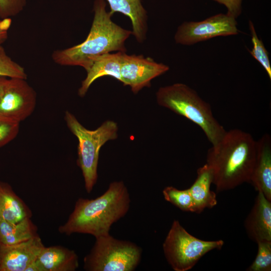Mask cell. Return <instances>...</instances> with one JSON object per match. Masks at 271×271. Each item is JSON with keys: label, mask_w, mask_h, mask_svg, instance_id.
Segmentation results:
<instances>
[{"label": "cell", "mask_w": 271, "mask_h": 271, "mask_svg": "<svg viewBox=\"0 0 271 271\" xmlns=\"http://www.w3.org/2000/svg\"><path fill=\"white\" fill-rule=\"evenodd\" d=\"M130 199L124 183L114 181L107 190L94 199L79 198L67 221L58 228L61 234H88L95 238L109 234L112 225L123 217Z\"/></svg>", "instance_id": "2"}, {"label": "cell", "mask_w": 271, "mask_h": 271, "mask_svg": "<svg viewBox=\"0 0 271 271\" xmlns=\"http://www.w3.org/2000/svg\"><path fill=\"white\" fill-rule=\"evenodd\" d=\"M156 98L160 106L197 125L212 145L218 143L226 131L214 116L210 104L185 84L177 83L160 87Z\"/></svg>", "instance_id": "4"}, {"label": "cell", "mask_w": 271, "mask_h": 271, "mask_svg": "<svg viewBox=\"0 0 271 271\" xmlns=\"http://www.w3.org/2000/svg\"><path fill=\"white\" fill-rule=\"evenodd\" d=\"M222 240L206 241L188 232L178 220H174L163 244L165 256L175 271L191 269L209 251L220 249Z\"/></svg>", "instance_id": "7"}, {"label": "cell", "mask_w": 271, "mask_h": 271, "mask_svg": "<svg viewBox=\"0 0 271 271\" xmlns=\"http://www.w3.org/2000/svg\"><path fill=\"white\" fill-rule=\"evenodd\" d=\"M123 52L107 53L94 59L86 70V78L82 81L78 89V95L83 97L93 82L105 76H111L121 82L120 64Z\"/></svg>", "instance_id": "14"}, {"label": "cell", "mask_w": 271, "mask_h": 271, "mask_svg": "<svg viewBox=\"0 0 271 271\" xmlns=\"http://www.w3.org/2000/svg\"><path fill=\"white\" fill-rule=\"evenodd\" d=\"M19 128V122L0 114V148L16 137Z\"/></svg>", "instance_id": "24"}, {"label": "cell", "mask_w": 271, "mask_h": 271, "mask_svg": "<svg viewBox=\"0 0 271 271\" xmlns=\"http://www.w3.org/2000/svg\"><path fill=\"white\" fill-rule=\"evenodd\" d=\"M224 6L227 13L236 19L241 13L242 0H214Z\"/></svg>", "instance_id": "26"}, {"label": "cell", "mask_w": 271, "mask_h": 271, "mask_svg": "<svg viewBox=\"0 0 271 271\" xmlns=\"http://www.w3.org/2000/svg\"><path fill=\"white\" fill-rule=\"evenodd\" d=\"M256 152V141L249 133L236 128L226 131L207 154L206 164L212 171L216 191L250 183Z\"/></svg>", "instance_id": "1"}, {"label": "cell", "mask_w": 271, "mask_h": 271, "mask_svg": "<svg viewBox=\"0 0 271 271\" xmlns=\"http://www.w3.org/2000/svg\"><path fill=\"white\" fill-rule=\"evenodd\" d=\"M0 76L10 78H27V74L23 67L13 60L2 46H0Z\"/></svg>", "instance_id": "23"}, {"label": "cell", "mask_w": 271, "mask_h": 271, "mask_svg": "<svg viewBox=\"0 0 271 271\" xmlns=\"http://www.w3.org/2000/svg\"><path fill=\"white\" fill-rule=\"evenodd\" d=\"M250 239L257 242L271 241V201L258 191L253 206L244 221Z\"/></svg>", "instance_id": "12"}, {"label": "cell", "mask_w": 271, "mask_h": 271, "mask_svg": "<svg viewBox=\"0 0 271 271\" xmlns=\"http://www.w3.org/2000/svg\"><path fill=\"white\" fill-rule=\"evenodd\" d=\"M10 78L0 76V98L3 94Z\"/></svg>", "instance_id": "28"}, {"label": "cell", "mask_w": 271, "mask_h": 271, "mask_svg": "<svg viewBox=\"0 0 271 271\" xmlns=\"http://www.w3.org/2000/svg\"><path fill=\"white\" fill-rule=\"evenodd\" d=\"M36 261L42 271H75L79 266L76 252L61 245L44 246Z\"/></svg>", "instance_id": "15"}, {"label": "cell", "mask_w": 271, "mask_h": 271, "mask_svg": "<svg viewBox=\"0 0 271 271\" xmlns=\"http://www.w3.org/2000/svg\"><path fill=\"white\" fill-rule=\"evenodd\" d=\"M249 27L253 45L252 48L249 51V53L260 63L266 71L269 78L271 79V65L268 53L262 41L258 38L253 23L251 21H249Z\"/></svg>", "instance_id": "21"}, {"label": "cell", "mask_w": 271, "mask_h": 271, "mask_svg": "<svg viewBox=\"0 0 271 271\" xmlns=\"http://www.w3.org/2000/svg\"><path fill=\"white\" fill-rule=\"evenodd\" d=\"M38 228L31 217L17 223L0 221V244L12 245L27 241L38 235Z\"/></svg>", "instance_id": "19"}, {"label": "cell", "mask_w": 271, "mask_h": 271, "mask_svg": "<svg viewBox=\"0 0 271 271\" xmlns=\"http://www.w3.org/2000/svg\"><path fill=\"white\" fill-rule=\"evenodd\" d=\"M44 246L39 235L17 244H0V271H26Z\"/></svg>", "instance_id": "11"}, {"label": "cell", "mask_w": 271, "mask_h": 271, "mask_svg": "<svg viewBox=\"0 0 271 271\" xmlns=\"http://www.w3.org/2000/svg\"><path fill=\"white\" fill-rule=\"evenodd\" d=\"M109 5L110 13H120L128 17L131 22L132 35L137 41L143 43L148 30L147 13L141 0H105Z\"/></svg>", "instance_id": "16"}, {"label": "cell", "mask_w": 271, "mask_h": 271, "mask_svg": "<svg viewBox=\"0 0 271 271\" xmlns=\"http://www.w3.org/2000/svg\"><path fill=\"white\" fill-rule=\"evenodd\" d=\"M36 101V93L26 79L9 78L0 98V114L20 122L33 112Z\"/></svg>", "instance_id": "9"}, {"label": "cell", "mask_w": 271, "mask_h": 271, "mask_svg": "<svg viewBox=\"0 0 271 271\" xmlns=\"http://www.w3.org/2000/svg\"><path fill=\"white\" fill-rule=\"evenodd\" d=\"M256 256L251 264L247 268L248 271L271 270V241L257 242Z\"/></svg>", "instance_id": "22"}, {"label": "cell", "mask_w": 271, "mask_h": 271, "mask_svg": "<svg viewBox=\"0 0 271 271\" xmlns=\"http://www.w3.org/2000/svg\"><path fill=\"white\" fill-rule=\"evenodd\" d=\"M64 119L71 132L77 138V164L84 178L86 192L90 193L97 180L99 151L105 143L117 137V124L111 120L104 122L94 130L83 126L70 112L66 111Z\"/></svg>", "instance_id": "5"}, {"label": "cell", "mask_w": 271, "mask_h": 271, "mask_svg": "<svg viewBox=\"0 0 271 271\" xmlns=\"http://www.w3.org/2000/svg\"><path fill=\"white\" fill-rule=\"evenodd\" d=\"M84 258L87 271H132L139 265L142 249L132 242L115 238L110 234L95 238Z\"/></svg>", "instance_id": "6"}, {"label": "cell", "mask_w": 271, "mask_h": 271, "mask_svg": "<svg viewBox=\"0 0 271 271\" xmlns=\"http://www.w3.org/2000/svg\"><path fill=\"white\" fill-rule=\"evenodd\" d=\"M12 24V19L6 18L0 19V46L8 38V30Z\"/></svg>", "instance_id": "27"}, {"label": "cell", "mask_w": 271, "mask_h": 271, "mask_svg": "<svg viewBox=\"0 0 271 271\" xmlns=\"http://www.w3.org/2000/svg\"><path fill=\"white\" fill-rule=\"evenodd\" d=\"M236 19L230 15L218 14L199 22H185L175 35L176 43L191 45L218 36L237 35Z\"/></svg>", "instance_id": "8"}, {"label": "cell", "mask_w": 271, "mask_h": 271, "mask_svg": "<svg viewBox=\"0 0 271 271\" xmlns=\"http://www.w3.org/2000/svg\"><path fill=\"white\" fill-rule=\"evenodd\" d=\"M169 69L165 64L155 62L143 55H127L123 52L121 59V82L128 85L134 93L151 86V81Z\"/></svg>", "instance_id": "10"}, {"label": "cell", "mask_w": 271, "mask_h": 271, "mask_svg": "<svg viewBox=\"0 0 271 271\" xmlns=\"http://www.w3.org/2000/svg\"><path fill=\"white\" fill-rule=\"evenodd\" d=\"M105 0L94 2V17L86 39L81 43L52 54L54 62L62 66H79L85 70L98 57L113 51L126 52L124 43L132 34L113 22L106 10Z\"/></svg>", "instance_id": "3"}, {"label": "cell", "mask_w": 271, "mask_h": 271, "mask_svg": "<svg viewBox=\"0 0 271 271\" xmlns=\"http://www.w3.org/2000/svg\"><path fill=\"white\" fill-rule=\"evenodd\" d=\"M212 182L213 174L206 164L198 169L197 178L189 188L194 203L195 213H200L205 208H212L216 205V194L210 190Z\"/></svg>", "instance_id": "18"}, {"label": "cell", "mask_w": 271, "mask_h": 271, "mask_svg": "<svg viewBox=\"0 0 271 271\" xmlns=\"http://www.w3.org/2000/svg\"><path fill=\"white\" fill-rule=\"evenodd\" d=\"M257 152L250 183L271 201V138L265 134L256 141Z\"/></svg>", "instance_id": "13"}, {"label": "cell", "mask_w": 271, "mask_h": 271, "mask_svg": "<svg viewBox=\"0 0 271 271\" xmlns=\"http://www.w3.org/2000/svg\"><path fill=\"white\" fill-rule=\"evenodd\" d=\"M164 199L184 211L195 212V205L189 188L179 190L167 186L163 190Z\"/></svg>", "instance_id": "20"}, {"label": "cell", "mask_w": 271, "mask_h": 271, "mask_svg": "<svg viewBox=\"0 0 271 271\" xmlns=\"http://www.w3.org/2000/svg\"><path fill=\"white\" fill-rule=\"evenodd\" d=\"M27 0H0V18H11L23 11Z\"/></svg>", "instance_id": "25"}, {"label": "cell", "mask_w": 271, "mask_h": 271, "mask_svg": "<svg viewBox=\"0 0 271 271\" xmlns=\"http://www.w3.org/2000/svg\"><path fill=\"white\" fill-rule=\"evenodd\" d=\"M32 215L30 208L11 185L0 181V221L15 223Z\"/></svg>", "instance_id": "17"}]
</instances>
